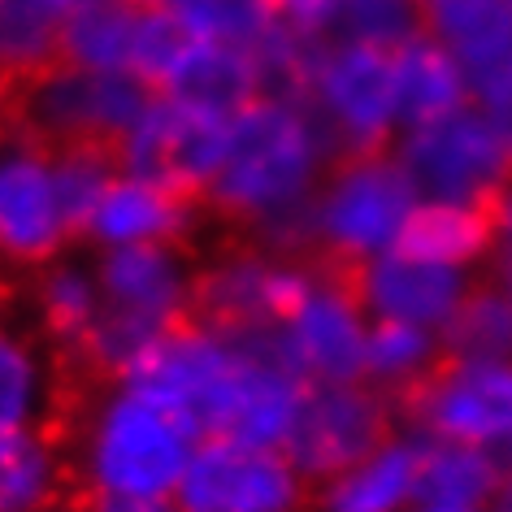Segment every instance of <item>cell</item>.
Returning <instances> with one entry per match:
<instances>
[{"label": "cell", "mask_w": 512, "mask_h": 512, "mask_svg": "<svg viewBox=\"0 0 512 512\" xmlns=\"http://www.w3.org/2000/svg\"><path fill=\"white\" fill-rule=\"evenodd\" d=\"M122 378L174 404L204 439L261 447H287L309 391L270 330H230L209 317H187Z\"/></svg>", "instance_id": "cell-1"}, {"label": "cell", "mask_w": 512, "mask_h": 512, "mask_svg": "<svg viewBox=\"0 0 512 512\" xmlns=\"http://www.w3.org/2000/svg\"><path fill=\"white\" fill-rule=\"evenodd\" d=\"M335 144L296 92H261L230 113L226 148L204 200L222 222L278 252H309V209Z\"/></svg>", "instance_id": "cell-2"}, {"label": "cell", "mask_w": 512, "mask_h": 512, "mask_svg": "<svg viewBox=\"0 0 512 512\" xmlns=\"http://www.w3.org/2000/svg\"><path fill=\"white\" fill-rule=\"evenodd\" d=\"M204 434L131 378H113L79 413L70 473L83 499H174Z\"/></svg>", "instance_id": "cell-3"}, {"label": "cell", "mask_w": 512, "mask_h": 512, "mask_svg": "<svg viewBox=\"0 0 512 512\" xmlns=\"http://www.w3.org/2000/svg\"><path fill=\"white\" fill-rule=\"evenodd\" d=\"M100 317L83 339L79 361L96 374L122 378L148 348L196 313V274L187 243L96 252Z\"/></svg>", "instance_id": "cell-4"}, {"label": "cell", "mask_w": 512, "mask_h": 512, "mask_svg": "<svg viewBox=\"0 0 512 512\" xmlns=\"http://www.w3.org/2000/svg\"><path fill=\"white\" fill-rule=\"evenodd\" d=\"M417 204L413 178L391 148L343 152L313 196L309 252L322 256L330 270L352 274L356 265L400 248Z\"/></svg>", "instance_id": "cell-5"}, {"label": "cell", "mask_w": 512, "mask_h": 512, "mask_svg": "<svg viewBox=\"0 0 512 512\" xmlns=\"http://www.w3.org/2000/svg\"><path fill=\"white\" fill-rule=\"evenodd\" d=\"M291 92L313 109V118L322 122L339 157L391 148L404 131L395 48L313 40Z\"/></svg>", "instance_id": "cell-6"}, {"label": "cell", "mask_w": 512, "mask_h": 512, "mask_svg": "<svg viewBox=\"0 0 512 512\" xmlns=\"http://www.w3.org/2000/svg\"><path fill=\"white\" fill-rule=\"evenodd\" d=\"M14 105L22 131L53 148H105L118 152V144L131 135L139 113L148 105V87L131 74L87 70L74 61L40 70L35 79L14 87Z\"/></svg>", "instance_id": "cell-7"}, {"label": "cell", "mask_w": 512, "mask_h": 512, "mask_svg": "<svg viewBox=\"0 0 512 512\" xmlns=\"http://www.w3.org/2000/svg\"><path fill=\"white\" fill-rule=\"evenodd\" d=\"M83 239V222L61 183L57 148L31 131L0 135V265L35 274Z\"/></svg>", "instance_id": "cell-8"}, {"label": "cell", "mask_w": 512, "mask_h": 512, "mask_svg": "<svg viewBox=\"0 0 512 512\" xmlns=\"http://www.w3.org/2000/svg\"><path fill=\"white\" fill-rule=\"evenodd\" d=\"M404 426L421 439L469 443L482 452L512 460V361L452 356L400 404Z\"/></svg>", "instance_id": "cell-9"}, {"label": "cell", "mask_w": 512, "mask_h": 512, "mask_svg": "<svg viewBox=\"0 0 512 512\" xmlns=\"http://www.w3.org/2000/svg\"><path fill=\"white\" fill-rule=\"evenodd\" d=\"M421 200L447 204H491L512 178V157L478 105L443 113L434 122L404 126L391 144Z\"/></svg>", "instance_id": "cell-10"}, {"label": "cell", "mask_w": 512, "mask_h": 512, "mask_svg": "<svg viewBox=\"0 0 512 512\" xmlns=\"http://www.w3.org/2000/svg\"><path fill=\"white\" fill-rule=\"evenodd\" d=\"M369 326H374V317L365 313L361 296H356L352 274L317 265L296 304L283 313V322L270 335L283 361L309 387H326V382L365 378Z\"/></svg>", "instance_id": "cell-11"}, {"label": "cell", "mask_w": 512, "mask_h": 512, "mask_svg": "<svg viewBox=\"0 0 512 512\" xmlns=\"http://www.w3.org/2000/svg\"><path fill=\"white\" fill-rule=\"evenodd\" d=\"M313 482L287 447L200 439L174 491V512H309Z\"/></svg>", "instance_id": "cell-12"}, {"label": "cell", "mask_w": 512, "mask_h": 512, "mask_svg": "<svg viewBox=\"0 0 512 512\" xmlns=\"http://www.w3.org/2000/svg\"><path fill=\"white\" fill-rule=\"evenodd\" d=\"M187 35L191 31L165 5L87 0L66 31L61 61H74V66H87V70L131 74L148 92H161L170 83L178 57H183Z\"/></svg>", "instance_id": "cell-13"}, {"label": "cell", "mask_w": 512, "mask_h": 512, "mask_svg": "<svg viewBox=\"0 0 512 512\" xmlns=\"http://www.w3.org/2000/svg\"><path fill=\"white\" fill-rule=\"evenodd\" d=\"M230 113L191 96L152 92L131 135L118 144V165L148 178H161L187 196H204L226 148Z\"/></svg>", "instance_id": "cell-14"}, {"label": "cell", "mask_w": 512, "mask_h": 512, "mask_svg": "<svg viewBox=\"0 0 512 512\" xmlns=\"http://www.w3.org/2000/svg\"><path fill=\"white\" fill-rule=\"evenodd\" d=\"M395 430H400V404L391 395L369 387L365 378L326 382L304 391L300 417L287 434V456L309 482H322L369 456Z\"/></svg>", "instance_id": "cell-15"}, {"label": "cell", "mask_w": 512, "mask_h": 512, "mask_svg": "<svg viewBox=\"0 0 512 512\" xmlns=\"http://www.w3.org/2000/svg\"><path fill=\"white\" fill-rule=\"evenodd\" d=\"M317 265L265 243H230L196 274V313L230 330H274Z\"/></svg>", "instance_id": "cell-16"}, {"label": "cell", "mask_w": 512, "mask_h": 512, "mask_svg": "<svg viewBox=\"0 0 512 512\" xmlns=\"http://www.w3.org/2000/svg\"><path fill=\"white\" fill-rule=\"evenodd\" d=\"M473 283L478 274L452 270V265H439L408 248H391L352 270V287L374 322H404L434 330V335L452 326Z\"/></svg>", "instance_id": "cell-17"}, {"label": "cell", "mask_w": 512, "mask_h": 512, "mask_svg": "<svg viewBox=\"0 0 512 512\" xmlns=\"http://www.w3.org/2000/svg\"><path fill=\"white\" fill-rule=\"evenodd\" d=\"M200 222L196 196L178 191L161 178L113 170L105 191L96 196L92 213L83 222V239L96 252L113 248H152V243H187Z\"/></svg>", "instance_id": "cell-18"}, {"label": "cell", "mask_w": 512, "mask_h": 512, "mask_svg": "<svg viewBox=\"0 0 512 512\" xmlns=\"http://www.w3.org/2000/svg\"><path fill=\"white\" fill-rule=\"evenodd\" d=\"M421 482V434L400 426L356 465L313 482L309 512H408Z\"/></svg>", "instance_id": "cell-19"}, {"label": "cell", "mask_w": 512, "mask_h": 512, "mask_svg": "<svg viewBox=\"0 0 512 512\" xmlns=\"http://www.w3.org/2000/svg\"><path fill=\"white\" fill-rule=\"evenodd\" d=\"M421 31L478 87L512 66V0H426Z\"/></svg>", "instance_id": "cell-20"}, {"label": "cell", "mask_w": 512, "mask_h": 512, "mask_svg": "<svg viewBox=\"0 0 512 512\" xmlns=\"http://www.w3.org/2000/svg\"><path fill=\"white\" fill-rule=\"evenodd\" d=\"M70 482V452L48 426L0 430V512H57Z\"/></svg>", "instance_id": "cell-21"}, {"label": "cell", "mask_w": 512, "mask_h": 512, "mask_svg": "<svg viewBox=\"0 0 512 512\" xmlns=\"http://www.w3.org/2000/svg\"><path fill=\"white\" fill-rule=\"evenodd\" d=\"M27 304H31L35 326H40V339L79 356L83 339L92 335V326L100 317L96 265L83 261V256H74V252L40 265V270L31 274Z\"/></svg>", "instance_id": "cell-22"}, {"label": "cell", "mask_w": 512, "mask_h": 512, "mask_svg": "<svg viewBox=\"0 0 512 512\" xmlns=\"http://www.w3.org/2000/svg\"><path fill=\"white\" fill-rule=\"evenodd\" d=\"M61 378L48 343L27 326L0 322V430H40L57 413Z\"/></svg>", "instance_id": "cell-23"}, {"label": "cell", "mask_w": 512, "mask_h": 512, "mask_svg": "<svg viewBox=\"0 0 512 512\" xmlns=\"http://www.w3.org/2000/svg\"><path fill=\"white\" fill-rule=\"evenodd\" d=\"M83 5L87 0H0V83L22 87L57 66Z\"/></svg>", "instance_id": "cell-24"}, {"label": "cell", "mask_w": 512, "mask_h": 512, "mask_svg": "<svg viewBox=\"0 0 512 512\" xmlns=\"http://www.w3.org/2000/svg\"><path fill=\"white\" fill-rule=\"evenodd\" d=\"M400 248L430 256L452 270L478 274L495 256V230L486 204H447V200H421L413 222L404 230Z\"/></svg>", "instance_id": "cell-25"}, {"label": "cell", "mask_w": 512, "mask_h": 512, "mask_svg": "<svg viewBox=\"0 0 512 512\" xmlns=\"http://www.w3.org/2000/svg\"><path fill=\"white\" fill-rule=\"evenodd\" d=\"M395 74H400V113L404 126L434 122L443 113L473 105V83L456 66L452 53H443L426 31L395 48Z\"/></svg>", "instance_id": "cell-26"}, {"label": "cell", "mask_w": 512, "mask_h": 512, "mask_svg": "<svg viewBox=\"0 0 512 512\" xmlns=\"http://www.w3.org/2000/svg\"><path fill=\"white\" fill-rule=\"evenodd\" d=\"M504 478V460L469 443L421 439V482L417 504H452V508H491Z\"/></svg>", "instance_id": "cell-27"}, {"label": "cell", "mask_w": 512, "mask_h": 512, "mask_svg": "<svg viewBox=\"0 0 512 512\" xmlns=\"http://www.w3.org/2000/svg\"><path fill=\"white\" fill-rule=\"evenodd\" d=\"M447 356L443 335L404 322H374L365 348V382L404 404Z\"/></svg>", "instance_id": "cell-28"}, {"label": "cell", "mask_w": 512, "mask_h": 512, "mask_svg": "<svg viewBox=\"0 0 512 512\" xmlns=\"http://www.w3.org/2000/svg\"><path fill=\"white\" fill-rule=\"evenodd\" d=\"M443 348L452 356L512 361V300L495 283H473V291L443 330Z\"/></svg>", "instance_id": "cell-29"}, {"label": "cell", "mask_w": 512, "mask_h": 512, "mask_svg": "<svg viewBox=\"0 0 512 512\" xmlns=\"http://www.w3.org/2000/svg\"><path fill=\"white\" fill-rule=\"evenodd\" d=\"M413 35H421V5L413 0H339L326 40L400 48Z\"/></svg>", "instance_id": "cell-30"}, {"label": "cell", "mask_w": 512, "mask_h": 512, "mask_svg": "<svg viewBox=\"0 0 512 512\" xmlns=\"http://www.w3.org/2000/svg\"><path fill=\"white\" fill-rule=\"evenodd\" d=\"M278 22L287 31H296L300 40H326L330 22H335L339 0H270Z\"/></svg>", "instance_id": "cell-31"}, {"label": "cell", "mask_w": 512, "mask_h": 512, "mask_svg": "<svg viewBox=\"0 0 512 512\" xmlns=\"http://www.w3.org/2000/svg\"><path fill=\"white\" fill-rule=\"evenodd\" d=\"M473 105H478L482 118L495 126V135L504 139V148L512 157V66L473 87Z\"/></svg>", "instance_id": "cell-32"}, {"label": "cell", "mask_w": 512, "mask_h": 512, "mask_svg": "<svg viewBox=\"0 0 512 512\" xmlns=\"http://www.w3.org/2000/svg\"><path fill=\"white\" fill-rule=\"evenodd\" d=\"M486 213H491V230H495V252H512V178L491 196Z\"/></svg>", "instance_id": "cell-33"}, {"label": "cell", "mask_w": 512, "mask_h": 512, "mask_svg": "<svg viewBox=\"0 0 512 512\" xmlns=\"http://www.w3.org/2000/svg\"><path fill=\"white\" fill-rule=\"evenodd\" d=\"M87 512H174V499H87Z\"/></svg>", "instance_id": "cell-34"}, {"label": "cell", "mask_w": 512, "mask_h": 512, "mask_svg": "<svg viewBox=\"0 0 512 512\" xmlns=\"http://www.w3.org/2000/svg\"><path fill=\"white\" fill-rule=\"evenodd\" d=\"M486 283H495L512 300V252H495L491 256V278H486Z\"/></svg>", "instance_id": "cell-35"}, {"label": "cell", "mask_w": 512, "mask_h": 512, "mask_svg": "<svg viewBox=\"0 0 512 512\" xmlns=\"http://www.w3.org/2000/svg\"><path fill=\"white\" fill-rule=\"evenodd\" d=\"M486 512H512V460L504 465V478H499V491L491 499V508Z\"/></svg>", "instance_id": "cell-36"}, {"label": "cell", "mask_w": 512, "mask_h": 512, "mask_svg": "<svg viewBox=\"0 0 512 512\" xmlns=\"http://www.w3.org/2000/svg\"><path fill=\"white\" fill-rule=\"evenodd\" d=\"M408 512H486V508H452V504H413Z\"/></svg>", "instance_id": "cell-37"}, {"label": "cell", "mask_w": 512, "mask_h": 512, "mask_svg": "<svg viewBox=\"0 0 512 512\" xmlns=\"http://www.w3.org/2000/svg\"><path fill=\"white\" fill-rule=\"evenodd\" d=\"M0 135H5V118H0Z\"/></svg>", "instance_id": "cell-38"}, {"label": "cell", "mask_w": 512, "mask_h": 512, "mask_svg": "<svg viewBox=\"0 0 512 512\" xmlns=\"http://www.w3.org/2000/svg\"><path fill=\"white\" fill-rule=\"evenodd\" d=\"M413 5H426V0H413Z\"/></svg>", "instance_id": "cell-39"}]
</instances>
